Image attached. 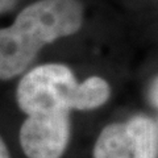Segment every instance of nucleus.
Instances as JSON below:
<instances>
[{
  "instance_id": "obj_1",
  "label": "nucleus",
  "mask_w": 158,
  "mask_h": 158,
  "mask_svg": "<svg viewBox=\"0 0 158 158\" xmlns=\"http://www.w3.org/2000/svg\"><path fill=\"white\" fill-rule=\"evenodd\" d=\"M83 17L81 0H37L24 8L0 29V79L24 73L45 45L77 33Z\"/></svg>"
},
{
  "instance_id": "obj_2",
  "label": "nucleus",
  "mask_w": 158,
  "mask_h": 158,
  "mask_svg": "<svg viewBox=\"0 0 158 158\" xmlns=\"http://www.w3.org/2000/svg\"><path fill=\"white\" fill-rule=\"evenodd\" d=\"M110 95V85L103 78L90 77L78 83L73 71L61 63L34 67L23 77L16 91L17 104L27 115L95 110Z\"/></svg>"
},
{
  "instance_id": "obj_3",
  "label": "nucleus",
  "mask_w": 158,
  "mask_h": 158,
  "mask_svg": "<svg viewBox=\"0 0 158 158\" xmlns=\"http://www.w3.org/2000/svg\"><path fill=\"white\" fill-rule=\"evenodd\" d=\"M94 158H158V125L144 115L107 125L95 142Z\"/></svg>"
},
{
  "instance_id": "obj_4",
  "label": "nucleus",
  "mask_w": 158,
  "mask_h": 158,
  "mask_svg": "<svg viewBox=\"0 0 158 158\" xmlns=\"http://www.w3.org/2000/svg\"><path fill=\"white\" fill-rule=\"evenodd\" d=\"M69 112L28 115L20 129V144L28 158H61L70 137Z\"/></svg>"
},
{
  "instance_id": "obj_5",
  "label": "nucleus",
  "mask_w": 158,
  "mask_h": 158,
  "mask_svg": "<svg viewBox=\"0 0 158 158\" xmlns=\"http://www.w3.org/2000/svg\"><path fill=\"white\" fill-rule=\"evenodd\" d=\"M148 98H149L152 106L158 108V77H156L154 81L152 82L149 91H148Z\"/></svg>"
},
{
  "instance_id": "obj_6",
  "label": "nucleus",
  "mask_w": 158,
  "mask_h": 158,
  "mask_svg": "<svg viewBox=\"0 0 158 158\" xmlns=\"http://www.w3.org/2000/svg\"><path fill=\"white\" fill-rule=\"evenodd\" d=\"M19 0H0V15L6 13L16 6Z\"/></svg>"
},
{
  "instance_id": "obj_7",
  "label": "nucleus",
  "mask_w": 158,
  "mask_h": 158,
  "mask_svg": "<svg viewBox=\"0 0 158 158\" xmlns=\"http://www.w3.org/2000/svg\"><path fill=\"white\" fill-rule=\"evenodd\" d=\"M0 158H11L6 144H4V141L2 140V137H0Z\"/></svg>"
}]
</instances>
